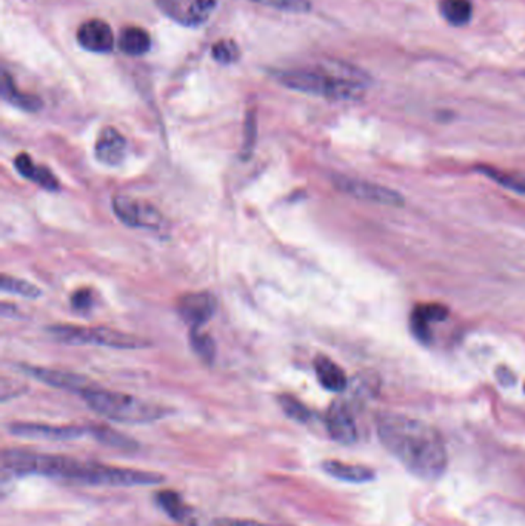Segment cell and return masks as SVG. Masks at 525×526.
I'll return each mask as SVG.
<instances>
[{
    "label": "cell",
    "instance_id": "cell-19",
    "mask_svg": "<svg viewBox=\"0 0 525 526\" xmlns=\"http://www.w3.org/2000/svg\"><path fill=\"white\" fill-rule=\"evenodd\" d=\"M150 47H152V37L140 27H127L119 39V48L133 58L144 56L145 52L150 51Z\"/></svg>",
    "mask_w": 525,
    "mask_h": 526
},
{
    "label": "cell",
    "instance_id": "cell-6",
    "mask_svg": "<svg viewBox=\"0 0 525 526\" xmlns=\"http://www.w3.org/2000/svg\"><path fill=\"white\" fill-rule=\"evenodd\" d=\"M113 209L117 219L131 228L159 232L165 226L162 213L156 207H153L152 203L144 202L139 199L116 196L113 199Z\"/></svg>",
    "mask_w": 525,
    "mask_h": 526
},
{
    "label": "cell",
    "instance_id": "cell-27",
    "mask_svg": "<svg viewBox=\"0 0 525 526\" xmlns=\"http://www.w3.org/2000/svg\"><path fill=\"white\" fill-rule=\"evenodd\" d=\"M259 5L275 8L280 12H309L311 10L310 0H250Z\"/></svg>",
    "mask_w": 525,
    "mask_h": 526
},
{
    "label": "cell",
    "instance_id": "cell-28",
    "mask_svg": "<svg viewBox=\"0 0 525 526\" xmlns=\"http://www.w3.org/2000/svg\"><path fill=\"white\" fill-rule=\"evenodd\" d=\"M418 312L420 318H426L427 322H443L449 318V310L441 305V303H424V305H418L413 310Z\"/></svg>",
    "mask_w": 525,
    "mask_h": 526
},
{
    "label": "cell",
    "instance_id": "cell-5",
    "mask_svg": "<svg viewBox=\"0 0 525 526\" xmlns=\"http://www.w3.org/2000/svg\"><path fill=\"white\" fill-rule=\"evenodd\" d=\"M50 334L54 339L71 345H99V347L119 348V349H135L148 345V342L137 335L127 334L122 331L111 330L106 326L99 328H83L73 325H58L50 328Z\"/></svg>",
    "mask_w": 525,
    "mask_h": 526
},
{
    "label": "cell",
    "instance_id": "cell-23",
    "mask_svg": "<svg viewBox=\"0 0 525 526\" xmlns=\"http://www.w3.org/2000/svg\"><path fill=\"white\" fill-rule=\"evenodd\" d=\"M190 343L193 348L194 353L198 354V357L211 364L216 356V345L215 341L211 339L210 335L205 334L199 328H192L190 333Z\"/></svg>",
    "mask_w": 525,
    "mask_h": 526
},
{
    "label": "cell",
    "instance_id": "cell-26",
    "mask_svg": "<svg viewBox=\"0 0 525 526\" xmlns=\"http://www.w3.org/2000/svg\"><path fill=\"white\" fill-rule=\"evenodd\" d=\"M278 402H279L282 411L286 412V416L293 419V420L309 422L310 419H311V412H310L309 408L302 402H299L298 399L292 397V396H286V394L279 396Z\"/></svg>",
    "mask_w": 525,
    "mask_h": 526
},
{
    "label": "cell",
    "instance_id": "cell-33",
    "mask_svg": "<svg viewBox=\"0 0 525 526\" xmlns=\"http://www.w3.org/2000/svg\"><path fill=\"white\" fill-rule=\"evenodd\" d=\"M498 381L504 385V387H510L514 382L513 373L505 370V368H499L498 370Z\"/></svg>",
    "mask_w": 525,
    "mask_h": 526
},
{
    "label": "cell",
    "instance_id": "cell-32",
    "mask_svg": "<svg viewBox=\"0 0 525 526\" xmlns=\"http://www.w3.org/2000/svg\"><path fill=\"white\" fill-rule=\"evenodd\" d=\"M215 526H270L261 522L240 521V519H219L215 522Z\"/></svg>",
    "mask_w": 525,
    "mask_h": 526
},
{
    "label": "cell",
    "instance_id": "cell-16",
    "mask_svg": "<svg viewBox=\"0 0 525 526\" xmlns=\"http://www.w3.org/2000/svg\"><path fill=\"white\" fill-rule=\"evenodd\" d=\"M315 370L317 381L322 387L333 391V393H341L347 388V376L344 370L334 364L327 356H317L315 359Z\"/></svg>",
    "mask_w": 525,
    "mask_h": 526
},
{
    "label": "cell",
    "instance_id": "cell-20",
    "mask_svg": "<svg viewBox=\"0 0 525 526\" xmlns=\"http://www.w3.org/2000/svg\"><path fill=\"white\" fill-rule=\"evenodd\" d=\"M439 12L451 27H464L473 19V4L470 0H441Z\"/></svg>",
    "mask_w": 525,
    "mask_h": 526
},
{
    "label": "cell",
    "instance_id": "cell-14",
    "mask_svg": "<svg viewBox=\"0 0 525 526\" xmlns=\"http://www.w3.org/2000/svg\"><path fill=\"white\" fill-rule=\"evenodd\" d=\"M125 151H127V140L116 128L106 127L100 131L94 146V153L99 162L116 167L122 162Z\"/></svg>",
    "mask_w": 525,
    "mask_h": 526
},
{
    "label": "cell",
    "instance_id": "cell-13",
    "mask_svg": "<svg viewBox=\"0 0 525 526\" xmlns=\"http://www.w3.org/2000/svg\"><path fill=\"white\" fill-rule=\"evenodd\" d=\"M29 376L39 379L41 382L48 383L54 388L67 389L71 393L82 394L88 388L93 387L87 377L73 374L68 371L53 370V368H41V366H27L24 368Z\"/></svg>",
    "mask_w": 525,
    "mask_h": 526
},
{
    "label": "cell",
    "instance_id": "cell-25",
    "mask_svg": "<svg viewBox=\"0 0 525 526\" xmlns=\"http://www.w3.org/2000/svg\"><path fill=\"white\" fill-rule=\"evenodd\" d=\"M211 56L219 64L230 65L238 62L240 58V50L236 42L231 39H222L211 48Z\"/></svg>",
    "mask_w": 525,
    "mask_h": 526
},
{
    "label": "cell",
    "instance_id": "cell-17",
    "mask_svg": "<svg viewBox=\"0 0 525 526\" xmlns=\"http://www.w3.org/2000/svg\"><path fill=\"white\" fill-rule=\"evenodd\" d=\"M324 471L332 475L334 479L351 482V483H364L372 482L374 479V473L370 468L361 465H350V463L339 462V460H327L324 462Z\"/></svg>",
    "mask_w": 525,
    "mask_h": 526
},
{
    "label": "cell",
    "instance_id": "cell-22",
    "mask_svg": "<svg viewBox=\"0 0 525 526\" xmlns=\"http://www.w3.org/2000/svg\"><path fill=\"white\" fill-rule=\"evenodd\" d=\"M158 503L165 513L177 522H188L192 517V511L188 508L181 496L175 491H162L158 494Z\"/></svg>",
    "mask_w": 525,
    "mask_h": 526
},
{
    "label": "cell",
    "instance_id": "cell-34",
    "mask_svg": "<svg viewBox=\"0 0 525 526\" xmlns=\"http://www.w3.org/2000/svg\"><path fill=\"white\" fill-rule=\"evenodd\" d=\"M525 388V387H524Z\"/></svg>",
    "mask_w": 525,
    "mask_h": 526
},
{
    "label": "cell",
    "instance_id": "cell-8",
    "mask_svg": "<svg viewBox=\"0 0 525 526\" xmlns=\"http://www.w3.org/2000/svg\"><path fill=\"white\" fill-rule=\"evenodd\" d=\"M161 12L185 27L205 24L215 12L217 0H156Z\"/></svg>",
    "mask_w": 525,
    "mask_h": 526
},
{
    "label": "cell",
    "instance_id": "cell-21",
    "mask_svg": "<svg viewBox=\"0 0 525 526\" xmlns=\"http://www.w3.org/2000/svg\"><path fill=\"white\" fill-rule=\"evenodd\" d=\"M481 174H484L485 177L497 182L498 185L507 188L510 192H518L525 196V174L522 173H510V171H504V169H498V168L482 167L478 168Z\"/></svg>",
    "mask_w": 525,
    "mask_h": 526
},
{
    "label": "cell",
    "instance_id": "cell-15",
    "mask_svg": "<svg viewBox=\"0 0 525 526\" xmlns=\"http://www.w3.org/2000/svg\"><path fill=\"white\" fill-rule=\"evenodd\" d=\"M14 165L19 173L24 176L25 179L33 180L37 185L45 188L48 192H56L59 190V180L48 168L41 167V165H35L31 161V157L27 153L19 154L14 159Z\"/></svg>",
    "mask_w": 525,
    "mask_h": 526
},
{
    "label": "cell",
    "instance_id": "cell-11",
    "mask_svg": "<svg viewBox=\"0 0 525 526\" xmlns=\"http://www.w3.org/2000/svg\"><path fill=\"white\" fill-rule=\"evenodd\" d=\"M10 431L20 437L43 440L81 439L85 434L91 433V429L82 427H54L42 423H14L10 425Z\"/></svg>",
    "mask_w": 525,
    "mask_h": 526
},
{
    "label": "cell",
    "instance_id": "cell-30",
    "mask_svg": "<svg viewBox=\"0 0 525 526\" xmlns=\"http://www.w3.org/2000/svg\"><path fill=\"white\" fill-rule=\"evenodd\" d=\"M410 326H411V333L415 334L418 341L422 342V343H428V342L432 341V326H430V322H427L426 318H420L418 312H411Z\"/></svg>",
    "mask_w": 525,
    "mask_h": 526
},
{
    "label": "cell",
    "instance_id": "cell-12",
    "mask_svg": "<svg viewBox=\"0 0 525 526\" xmlns=\"http://www.w3.org/2000/svg\"><path fill=\"white\" fill-rule=\"evenodd\" d=\"M325 422H327L328 433L339 444L351 445L357 442V423L351 416L350 408L345 405L344 402H334L328 408Z\"/></svg>",
    "mask_w": 525,
    "mask_h": 526
},
{
    "label": "cell",
    "instance_id": "cell-18",
    "mask_svg": "<svg viewBox=\"0 0 525 526\" xmlns=\"http://www.w3.org/2000/svg\"><path fill=\"white\" fill-rule=\"evenodd\" d=\"M2 98H5L6 102L14 105V106H18L20 110H41V98H35L33 94L22 93V91L16 87V83L12 81V75H8L6 71L2 73Z\"/></svg>",
    "mask_w": 525,
    "mask_h": 526
},
{
    "label": "cell",
    "instance_id": "cell-3",
    "mask_svg": "<svg viewBox=\"0 0 525 526\" xmlns=\"http://www.w3.org/2000/svg\"><path fill=\"white\" fill-rule=\"evenodd\" d=\"M284 87L332 100H357L365 93L368 77L347 64H327L316 68H296L276 73Z\"/></svg>",
    "mask_w": 525,
    "mask_h": 526
},
{
    "label": "cell",
    "instance_id": "cell-29",
    "mask_svg": "<svg viewBox=\"0 0 525 526\" xmlns=\"http://www.w3.org/2000/svg\"><path fill=\"white\" fill-rule=\"evenodd\" d=\"M255 140H256V119L255 114L250 113L246 119V131H244V145H242V151L240 156L246 161L250 159L253 148H255Z\"/></svg>",
    "mask_w": 525,
    "mask_h": 526
},
{
    "label": "cell",
    "instance_id": "cell-24",
    "mask_svg": "<svg viewBox=\"0 0 525 526\" xmlns=\"http://www.w3.org/2000/svg\"><path fill=\"white\" fill-rule=\"evenodd\" d=\"M0 288L5 293H12V294L22 295V297H28V299H35V297L41 295V289L37 288L35 285L29 284L27 280L6 276V274L2 276Z\"/></svg>",
    "mask_w": 525,
    "mask_h": 526
},
{
    "label": "cell",
    "instance_id": "cell-9",
    "mask_svg": "<svg viewBox=\"0 0 525 526\" xmlns=\"http://www.w3.org/2000/svg\"><path fill=\"white\" fill-rule=\"evenodd\" d=\"M216 311V299L210 293H188L177 302V312L184 322L199 328L208 322Z\"/></svg>",
    "mask_w": 525,
    "mask_h": 526
},
{
    "label": "cell",
    "instance_id": "cell-1",
    "mask_svg": "<svg viewBox=\"0 0 525 526\" xmlns=\"http://www.w3.org/2000/svg\"><path fill=\"white\" fill-rule=\"evenodd\" d=\"M380 444L397 462L419 479H438L449 463L441 434L428 423L411 417L382 412L376 419Z\"/></svg>",
    "mask_w": 525,
    "mask_h": 526
},
{
    "label": "cell",
    "instance_id": "cell-4",
    "mask_svg": "<svg viewBox=\"0 0 525 526\" xmlns=\"http://www.w3.org/2000/svg\"><path fill=\"white\" fill-rule=\"evenodd\" d=\"M81 396L91 410L114 422H154L167 414L162 406L154 405L129 394L113 393L100 388H88Z\"/></svg>",
    "mask_w": 525,
    "mask_h": 526
},
{
    "label": "cell",
    "instance_id": "cell-7",
    "mask_svg": "<svg viewBox=\"0 0 525 526\" xmlns=\"http://www.w3.org/2000/svg\"><path fill=\"white\" fill-rule=\"evenodd\" d=\"M333 184L339 192L355 197L357 200L378 203L384 207H396V208L404 205V197L399 192L387 188V186L380 185V184L368 182V180L355 179V177H347V176H334Z\"/></svg>",
    "mask_w": 525,
    "mask_h": 526
},
{
    "label": "cell",
    "instance_id": "cell-10",
    "mask_svg": "<svg viewBox=\"0 0 525 526\" xmlns=\"http://www.w3.org/2000/svg\"><path fill=\"white\" fill-rule=\"evenodd\" d=\"M77 43L91 52H110L114 47V35L110 25L100 19H90L83 22L76 33Z\"/></svg>",
    "mask_w": 525,
    "mask_h": 526
},
{
    "label": "cell",
    "instance_id": "cell-2",
    "mask_svg": "<svg viewBox=\"0 0 525 526\" xmlns=\"http://www.w3.org/2000/svg\"><path fill=\"white\" fill-rule=\"evenodd\" d=\"M4 475H47L54 479L71 480L83 485L146 486L158 485L164 477L156 473L135 469L113 468L100 463L81 462L76 459L39 452L8 450L2 456Z\"/></svg>",
    "mask_w": 525,
    "mask_h": 526
},
{
    "label": "cell",
    "instance_id": "cell-31",
    "mask_svg": "<svg viewBox=\"0 0 525 526\" xmlns=\"http://www.w3.org/2000/svg\"><path fill=\"white\" fill-rule=\"evenodd\" d=\"M93 293L87 288L79 289L71 297V307L74 308L76 311H88L90 308L93 307Z\"/></svg>",
    "mask_w": 525,
    "mask_h": 526
}]
</instances>
